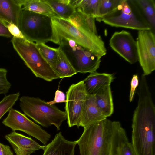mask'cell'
Returning <instances> with one entry per match:
<instances>
[{"label": "cell", "instance_id": "30bf717a", "mask_svg": "<svg viewBox=\"0 0 155 155\" xmlns=\"http://www.w3.org/2000/svg\"><path fill=\"white\" fill-rule=\"evenodd\" d=\"M2 123L13 131L19 130L35 138L46 145L51 136L39 125L28 119L25 114L12 108Z\"/></svg>", "mask_w": 155, "mask_h": 155}, {"label": "cell", "instance_id": "ffe728a7", "mask_svg": "<svg viewBox=\"0 0 155 155\" xmlns=\"http://www.w3.org/2000/svg\"><path fill=\"white\" fill-rule=\"evenodd\" d=\"M58 57L52 68L59 78H70L77 73L63 52L58 47Z\"/></svg>", "mask_w": 155, "mask_h": 155}, {"label": "cell", "instance_id": "9c48e42d", "mask_svg": "<svg viewBox=\"0 0 155 155\" xmlns=\"http://www.w3.org/2000/svg\"><path fill=\"white\" fill-rule=\"evenodd\" d=\"M87 95L83 80L71 85L66 92L65 109L69 127H79Z\"/></svg>", "mask_w": 155, "mask_h": 155}, {"label": "cell", "instance_id": "ba28073f", "mask_svg": "<svg viewBox=\"0 0 155 155\" xmlns=\"http://www.w3.org/2000/svg\"><path fill=\"white\" fill-rule=\"evenodd\" d=\"M58 47L78 73H91L100 66L101 58L74 41L58 37Z\"/></svg>", "mask_w": 155, "mask_h": 155}, {"label": "cell", "instance_id": "e575fe53", "mask_svg": "<svg viewBox=\"0 0 155 155\" xmlns=\"http://www.w3.org/2000/svg\"><path fill=\"white\" fill-rule=\"evenodd\" d=\"M110 155H120V153L118 150H112L110 151Z\"/></svg>", "mask_w": 155, "mask_h": 155}, {"label": "cell", "instance_id": "7a4b0ae2", "mask_svg": "<svg viewBox=\"0 0 155 155\" xmlns=\"http://www.w3.org/2000/svg\"><path fill=\"white\" fill-rule=\"evenodd\" d=\"M113 128L107 118L84 127L77 140L81 155H110Z\"/></svg>", "mask_w": 155, "mask_h": 155}, {"label": "cell", "instance_id": "cb8c5ba5", "mask_svg": "<svg viewBox=\"0 0 155 155\" xmlns=\"http://www.w3.org/2000/svg\"><path fill=\"white\" fill-rule=\"evenodd\" d=\"M35 44L43 58L52 68L55 64L58 59V48L51 47L43 43Z\"/></svg>", "mask_w": 155, "mask_h": 155}, {"label": "cell", "instance_id": "7402d4cb", "mask_svg": "<svg viewBox=\"0 0 155 155\" xmlns=\"http://www.w3.org/2000/svg\"><path fill=\"white\" fill-rule=\"evenodd\" d=\"M76 10L96 19L98 15L99 0H70Z\"/></svg>", "mask_w": 155, "mask_h": 155}, {"label": "cell", "instance_id": "2e32d148", "mask_svg": "<svg viewBox=\"0 0 155 155\" xmlns=\"http://www.w3.org/2000/svg\"><path fill=\"white\" fill-rule=\"evenodd\" d=\"M114 79L112 74L98 73L97 71L90 73L83 80L87 94H94L101 88L110 85Z\"/></svg>", "mask_w": 155, "mask_h": 155}, {"label": "cell", "instance_id": "d6a6232c", "mask_svg": "<svg viewBox=\"0 0 155 155\" xmlns=\"http://www.w3.org/2000/svg\"><path fill=\"white\" fill-rule=\"evenodd\" d=\"M0 36L9 38L13 37L9 31L6 24L0 19Z\"/></svg>", "mask_w": 155, "mask_h": 155}, {"label": "cell", "instance_id": "d4e9b609", "mask_svg": "<svg viewBox=\"0 0 155 155\" xmlns=\"http://www.w3.org/2000/svg\"><path fill=\"white\" fill-rule=\"evenodd\" d=\"M122 0H99L98 17L95 19L97 21L103 16L115 10L122 2Z\"/></svg>", "mask_w": 155, "mask_h": 155}, {"label": "cell", "instance_id": "8992f818", "mask_svg": "<svg viewBox=\"0 0 155 155\" xmlns=\"http://www.w3.org/2000/svg\"><path fill=\"white\" fill-rule=\"evenodd\" d=\"M98 21H102L112 27L138 31L153 30L134 0H122L115 10L103 16Z\"/></svg>", "mask_w": 155, "mask_h": 155}, {"label": "cell", "instance_id": "484cf974", "mask_svg": "<svg viewBox=\"0 0 155 155\" xmlns=\"http://www.w3.org/2000/svg\"><path fill=\"white\" fill-rule=\"evenodd\" d=\"M19 92L6 96L0 101V120L7 112L12 108L18 99Z\"/></svg>", "mask_w": 155, "mask_h": 155}, {"label": "cell", "instance_id": "d590c367", "mask_svg": "<svg viewBox=\"0 0 155 155\" xmlns=\"http://www.w3.org/2000/svg\"><path fill=\"white\" fill-rule=\"evenodd\" d=\"M3 144L0 143V155H2L3 153Z\"/></svg>", "mask_w": 155, "mask_h": 155}, {"label": "cell", "instance_id": "3957f363", "mask_svg": "<svg viewBox=\"0 0 155 155\" xmlns=\"http://www.w3.org/2000/svg\"><path fill=\"white\" fill-rule=\"evenodd\" d=\"M18 27L29 41L36 44L51 41L58 44L52 18L50 16L22 10Z\"/></svg>", "mask_w": 155, "mask_h": 155}, {"label": "cell", "instance_id": "4fadbf2b", "mask_svg": "<svg viewBox=\"0 0 155 155\" xmlns=\"http://www.w3.org/2000/svg\"><path fill=\"white\" fill-rule=\"evenodd\" d=\"M77 144V141L66 140L59 132L51 142L45 146L43 155H74Z\"/></svg>", "mask_w": 155, "mask_h": 155}, {"label": "cell", "instance_id": "1f68e13d", "mask_svg": "<svg viewBox=\"0 0 155 155\" xmlns=\"http://www.w3.org/2000/svg\"><path fill=\"white\" fill-rule=\"evenodd\" d=\"M65 102L66 95L65 94L58 89L55 92V97L54 100L47 102L50 104L54 105L57 103H65Z\"/></svg>", "mask_w": 155, "mask_h": 155}, {"label": "cell", "instance_id": "8fae6325", "mask_svg": "<svg viewBox=\"0 0 155 155\" xmlns=\"http://www.w3.org/2000/svg\"><path fill=\"white\" fill-rule=\"evenodd\" d=\"M136 45L138 60L147 76L155 70V35L153 30L139 31Z\"/></svg>", "mask_w": 155, "mask_h": 155}, {"label": "cell", "instance_id": "5bb4252c", "mask_svg": "<svg viewBox=\"0 0 155 155\" xmlns=\"http://www.w3.org/2000/svg\"><path fill=\"white\" fill-rule=\"evenodd\" d=\"M107 118L97 106L94 94H87L79 124L83 128Z\"/></svg>", "mask_w": 155, "mask_h": 155}, {"label": "cell", "instance_id": "d6986e66", "mask_svg": "<svg viewBox=\"0 0 155 155\" xmlns=\"http://www.w3.org/2000/svg\"><path fill=\"white\" fill-rule=\"evenodd\" d=\"M95 18L87 15L77 10L68 21L78 28L91 33L98 34Z\"/></svg>", "mask_w": 155, "mask_h": 155}, {"label": "cell", "instance_id": "4316f807", "mask_svg": "<svg viewBox=\"0 0 155 155\" xmlns=\"http://www.w3.org/2000/svg\"><path fill=\"white\" fill-rule=\"evenodd\" d=\"M16 155H30L37 150L32 146L19 143L9 142Z\"/></svg>", "mask_w": 155, "mask_h": 155}, {"label": "cell", "instance_id": "4dcf8cb0", "mask_svg": "<svg viewBox=\"0 0 155 155\" xmlns=\"http://www.w3.org/2000/svg\"><path fill=\"white\" fill-rule=\"evenodd\" d=\"M139 81L138 75H133L130 82L131 88L129 95L130 102H131L133 101L136 89L139 85Z\"/></svg>", "mask_w": 155, "mask_h": 155}, {"label": "cell", "instance_id": "5b68a950", "mask_svg": "<svg viewBox=\"0 0 155 155\" xmlns=\"http://www.w3.org/2000/svg\"><path fill=\"white\" fill-rule=\"evenodd\" d=\"M55 33L58 37L72 40L101 58L107 54L104 43L98 34L84 31L69 21L59 18H52Z\"/></svg>", "mask_w": 155, "mask_h": 155}, {"label": "cell", "instance_id": "44dd1931", "mask_svg": "<svg viewBox=\"0 0 155 155\" xmlns=\"http://www.w3.org/2000/svg\"><path fill=\"white\" fill-rule=\"evenodd\" d=\"M60 18L68 20L76 11L70 0H45Z\"/></svg>", "mask_w": 155, "mask_h": 155}, {"label": "cell", "instance_id": "e0dca14e", "mask_svg": "<svg viewBox=\"0 0 155 155\" xmlns=\"http://www.w3.org/2000/svg\"><path fill=\"white\" fill-rule=\"evenodd\" d=\"M96 104L107 118L111 116L114 111V106L110 85L105 86L94 94Z\"/></svg>", "mask_w": 155, "mask_h": 155}, {"label": "cell", "instance_id": "603a6c76", "mask_svg": "<svg viewBox=\"0 0 155 155\" xmlns=\"http://www.w3.org/2000/svg\"><path fill=\"white\" fill-rule=\"evenodd\" d=\"M146 19L154 31L155 1L154 0H134Z\"/></svg>", "mask_w": 155, "mask_h": 155}, {"label": "cell", "instance_id": "9a60e30c", "mask_svg": "<svg viewBox=\"0 0 155 155\" xmlns=\"http://www.w3.org/2000/svg\"><path fill=\"white\" fill-rule=\"evenodd\" d=\"M22 6L18 0H0V19L18 27Z\"/></svg>", "mask_w": 155, "mask_h": 155}, {"label": "cell", "instance_id": "83f0119b", "mask_svg": "<svg viewBox=\"0 0 155 155\" xmlns=\"http://www.w3.org/2000/svg\"><path fill=\"white\" fill-rule=\"evenodd\" d=\"M7 70L0 68V94L8 93L11 88V84L7 78Z\"/></svg>", "mask_w": 155, "mask_h": 155}, {"label": "cell", "instance_id": "6da1fadb", "mask_svg": "<svg viewBox=\"0 0 155 155\" xmlns=\"http://www.w3.org/2000/svg\"><path fill=\"white\" fill-rule=\"evenodd\" d=\"M133 115L132 143L136 155H155V106L148 84L140 83Z\"/></svg>", "mask_w": 155, "mask_h": 155}, {"label": "cell", "instance_id": "836d02e7", "mask_svg": "<svg viewBox=\"0 0 155 155\" xmlns=\"http://www.w3.org/2000/svg\"><path fill=\"white\" fill-rule=\"evenodd\" d=\"M3 153L2 155H13L10 147L7 145L3 144Z\"/></svg>", "mask_w": 155, "mask_h": 155}, {"label": "cell", "instance_id": "f546056e", "mask_svg": "<svg viewBox=\"0 0 155 155\" xmlns=\"http://www.w3.org/2000/svg\"><path fill=\"white\" fill-rule=\"evenodd\" d=\"M120 155H136L131 143L129 142L128 140L123 145Z\"/></svg>", "mask_w": 155, "mask_h": 155}, {"label": "cell", "instance_id": "f1b7e54d", "mask_svg": "<svg viewBox=\"0 0 155 155\" xmlns=\"http://www.w3.org/2000/svg\"><path fill=\"white\" fill-rule=\"evenodd\" d=\"M6 24L9 31L12 35L13 37L27 40L17 25L13 23H7Z\"/></svg>", "mask_w": 155, "mask_h": 155}, {"label": "cell", "instance_id": "ac0fdd59", "mask_svg": "<svg viewBox=\"0 0 155 155\" xmlns=\"http://www.w3.org/2000/svg\"><path fill=\"white\" fill-rule=\"evenodd\" d=\"M22 10L46 15L51 18H60L45 0H18Z\"/></svg>", "mask_w": 155, "mask_h": 155}, {"label": "cell", "instance_id": "277c9868", "mask_svg": "<svg viewBox=\"0 0 155 155\" xmlns=\"http://www.w3.org/2000/svg\"><path fill=\"white\" fill-rule=\"evenodd\" d=\"M20 106L25 114L44 127L54 125L59 130L67 118L65 111L39 98L22 96L20 99Z\"/></svg>", "mask_w": 155, "mask_h": 155}, {"label": "cell", "instance_id": "7c38bea8", "mask_svg": "<svg viewBox=\"0 0 155 155\" xmlns=\"http://www.w3.org/2000/svg\"><path fill=\"white\" fill-rule=\"evenodd\" d=\"M111 48L130 64L138 60L136 42L131 34L124 30L114 32L110 40Z\"/></svg>", "mask_w": 155, "mask_h": 155}, {"label": "cell", "instance_id": "52a82bcc", "mask_svg": "<svg viewBox=\"0 0 155 155\" xmlns=\"http://www.w3.org/2000/svg\"><path fill=\"white\" fill-rule=\"evenodd\" d=\"M11 42L25 65L37 78L48 82L59 79L51 67L43 58L35 43L14 37Z\"/></svg>", "mask_w": 155, "mask_h": 155}]
</instances>
